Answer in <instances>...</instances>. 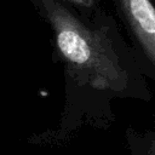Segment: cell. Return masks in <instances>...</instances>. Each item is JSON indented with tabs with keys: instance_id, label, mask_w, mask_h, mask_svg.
<instances>
[{
	"instance_id": "obj_1",
	"label": "cell",
	"mask_w": 155,
	"mask_h": 155,
	"mask_svg": "<svg viewBox=\"0 0 155 155\" xmlns=\"http://www.w3.org/2000/svg\"><path fill=\"white\" fill-rule=\"evenodd\" d=\"M30 1L48 24L63 65L64 103L56 127L29 136L27 143L67 145L86 126L108 130L115 122V99L151 101L140 58L105 8L88 19L61 0Z\"/></svg>"
},
{
	"instance_id": "obj_4",
	"label": "cell",
	"mask_w": 155,
	"mask_h": 155,
	"mask_svg": "<svg viewBox=\"0 0 155 155\" xmlns=\"http://www.w3.org/2000/svg\"><path fill=\"white\" fill-rule=\"evenodd\" d=\"M80 16L92 19L99 11L104 7L102 6L101 0H61Z\"/></svg>"
},
{
	"instance_id": "obj_2",
	"label": "cell",
	"mask_w": 155,
	"mask_h": 155,
	"mask_svg": "<svg viewBox=\"0 0 155 155\" xmlns=\"http://www.w3.org/2000/svg\"><path fill=\"white\" fill-rule=\"evenodd\" d=\"M148 78L155 80V1L111 0Z\"/></svg>"
},
{
	"instance_id": "obj_5",
	"label": "cell",
	"mask_w": 155,
	"mask_h": 155,
	"mask_svg": "<svg viewBox=\"0 0 155 155\" xmlns=\"http://www.w3.org/2000/svg\"><path fill=\"white\" fill-rule=\"evenodd\" d=\"M154 1H155V0H154Z\"/></svg>"
},
{
	"instance_id": "obj_3",
	"label": "cell",
	"mask_w": 155,
	"mask_h": 155,
	"mask_svg": "<svg viewBox=\"0 0 155 155\" xmlns=\"http://www.w3.org/2000/svg\"><path fill=\"white\" fill-rule=\"evenodd\" d=\"M125 139L131 155H155V130L126 128Z\"/></svg>"
}]
</instances>
